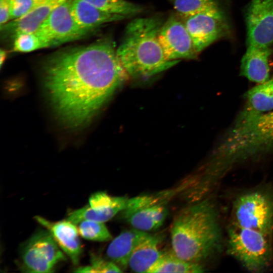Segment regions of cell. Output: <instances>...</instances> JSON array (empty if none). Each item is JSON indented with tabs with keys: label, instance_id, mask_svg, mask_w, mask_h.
I'll return each mask as SVG.
<instances>
[{
	"label": "cell",
	"instance_id": "484cf974",
	"mask_svg": "<svg viewBox=\"0 0 273 273\" xmlns=\"http://www.w3.org/2000/svg\"><path fill=\"white\" fill-rule=\"evenodd\" d=\"M76 272H121V268L110 260H106L98 255L92 254L90 264L80 266L74 271Z\"/></svg>",
	"mask_w": 273,
	"mask_h": 273
},
{
	"label": "cell",
	"instance_id": "3957f363",
	"mask_svg": "<svg viewBox=\"0 0 273 273\" xmlns=\"http://www.w3.org/2000/svg\"><path fill=\"white\" fill-rule=\"evenodd\" d=\"M163 20L158 16L139 18L126 26L123 39L116 50L128 75L147 78L165 71L180 60H168L158 38Z\"/></svg>",
	"mask_w": 273,
	"mask_h": 273
},
{
	"label": "cell",
	"instance_id": "ba28073f",
	"mask_svg": "<svg viewBox=\"0 0 273 273\" xmlns=\"http://www.w3.org/2000/svg\"><path fill=\"white\" fill-rule=\"evenodd\" d=\"M89 32L75 22L66 0L52 11L35 33L49 47L81 38Z\"/></svg>",
	"mask_w": 273,
	"mask_h": 273
},
{
	"label": "cell",
	"instance_id": "30bf717a",
	"mask_svg": "<svg viewBox=\"0 0 273 273\" xmlns=\"http://www.w3.org/2000/svg\"><path fill=\"white\" fill-rule=\"evenodd\" d=\"M158 38L166 58L168 60L197 58L193 43L184 21L172 15L163 23Z\"/></svg>",
	"mask_w": 273,
	"mask_h": 273
},
{
	"label": "cell",
	"instance_id": "d4e9b609",
	"mask_svg": "<svg viewBox=\"0 0 273 273\" xmlns=\"http://www.w3.org/2000/svg\"><path fill=\"white\" fill-rule=\"evenodd\" d=\"M14 39L13 50L17 52L27 53L48 47L35 33H21Z\"/></svg>",
	"mask_w": 273,
	"mask_h": 273
},
{
	"label": "cell",
	"instance_id": "8992f818",
	"mask_svg": "<svg viewBox=\"0 0 273 273\" xmlns=\"http://www.w3.org/2000/svg\"><path fill=\"white\" fill-rule=\"evenodd\" d=\"M231 224L273 234V187L260 186L239 194L231 211Z\"/></svg>",
	"mask_w": 273,
	"mask_h": 273
},
{
	"label": "cell",
	"instance_id": "5b68a950",
	"mask_svg": "<svg viewBox=\"0 0 273 273\" xmlns=\"http://www.w3.org/2000/svg\"><path fill=\"white\" fill-rule=\"evenodd\" d=\"M272 236L231 224L227 233V252L248 270L263 272L273 263Z\"/></svg>",
	"mask_w": 273,
	"mask_h": 273
},
{
	"label": "cell",
	"instance_id": "ffe728a7",
	"mask_svg": "<svg viewBox=\"0 0 273 273\" xmlns=\"http://www.w3.org/2000/svg\"><path fill=\"white\" fill-rule=\"evenodd\" d=\"M162 237L148 234L136 246L128 261V267L133 271L148 273L162 253L159 249Z\"/></svg>",
	"mask_w": 273,
	"mask_h": 273
},
{
	"label": "cell",
	"instance_id": "8fae6325",
	"mask_svg": "<svg viewBox=\"0 0 273 273\" xmlns=\"http://www.w3.org/2000/svg\"><path fill=\"white\" fill-rule=\"evenodd\" d=\"M121 213L133 228L147 232L155 230L163 224L167 210L155 197L143 196L129 198L126 208Z\"/></svg>",
	"mask_w": 273,
	"mask_h": 273
},
{
	"label": "cell",
	"instance_id": "277c9868",
	"mask_svg": "<svg viewBox=\"0 0 273 273\" xmlns=\"http://www.w3.org/2000/svg\"><path fill=\"white\" fill-rule=\"evenodd\" d=\"M273 148V111L234 124L216 148L214 156L224 169L267 153Z\"/></svg>",
	"mask_w": 273,
	"mask_h": 273
},
{
	"label": "cell",
	"instance_id": "603a6c76",
	"mask_svg": "<svg viewBox=\"0 0 273 273\" xmlns=\"http://www.w3.org/2000/svg\"><path fill=\"white\" fill-rule=\"evenodd\" d=\"M108 13L130 17L143 11L141 6L126 0H81Z\"/></svg>",
	"mask_w": 273,
	"mask_h": 273
},
{
	"label": "cell",
	"instance_id": "4316f807",
	"mask_svg": "<svg viewBox=\"0 0 273 273\" xmlns=\"http://www.w3.org/2000/svg\"><path fill=\"white\" fill-rule=\"evenodd\" d=\"M66 0H10V18L15 19L34 9L49 3Z\"/></svg>",
	"mask_w": 273,
	"mask_h": 273
},
{
	"label": "cell",
	"instance_id": "2e32d148",
	"mask_svg": "<svg viewBox=\"0 0 273 273\" xmlns=\"http://www.w3.org/2000/svg\"><path fill=\"white\" fill-rule=\"evenodd\" d=\"M271 52L269 47L247 46L241 61V75L259 83L267 80L269 76L268 59Z\"/></svg>",
	"mask_w": 273,
	"mask_h": 273
},
{
	"label": "cell",
	"instance_id": "6da1fadb",
	"mask_svg": "<svg viewBox=\"0 0 273 273\" xmlns=\"http://www.w3.org/2000/svg\"><path fill=\"white\" fill-rule=\"evenodd\" d=\"M42 72L54 112L71 128L88 123L128 76L109 39L58 52Z\"/></svg>",
	"mask_w": 273,
	"mask_h": 273
},
{
	"label": "cell",
	"instance_id": "4fadbf2b",
	"mask_svg": "<svg viewBox=\"0 0 273 273\" xmlns=\"http://www.w3.org/2000/svg\"><path fill=\"white\" fill-rule=\"evenodd\" d=\"M128 200L126 197L113 196L105 192H97L90 196L88 205L70 212L66 219L76 225L84 220L105 222L123 211Z\"/></svg>",
	"mask_w": 273,
	"mask_h": 273
},
{
	"label": "cell",
	"instance_id": "5bb4252c",
	"mask_svg": "<svg viewBox=\"0 0 273 273\" xmlns=\"http://www.w3.org/2000/svg\"><path fill=\"white\" fill-rule=\"evenodd\" d=\"M34 218L50 232L63 252L76 265L82 253L77 225L66 219L52 222L41 216H36Z\"/></svg>",
	"mask_w": 273,
	"mask_h": 273
},
{
	"label": "cell",
	"instance_id": "ac0fdd59",
	"mask_svg": "<svg viewBox=\"0 0 273 273\" xmlns=\"http://www.w3.org/2000/svg\"><path fill=\"white\" fill-rule=\"evenodd\" d=\"M69 2L71 13L75 22L81 28L89 31L105 23L128 17L108 13L81 0Z\"/></svg>",
	"mask_w": 273,
	"mask_h": 273
},
{
	"label": "cell",
	"instance_id": "83f0119b",
	"mask_svg": "<svg viewBox=\"0 0 273 273\" xmlns=\"http://www.w3.org/2000/svg\"><path fill=\"white\" fill-rule=\"evenodd\" d=\"M10 19V0H0V28Z\"/></svg>",
	"mask_w": 273,
	"mask_h": 273
},
{
	"label": "cell",
	"instance_id": "52a82bcc",
	"mask_svg": "<svg viewBox=\"0 0 273 273\" xmlns=\"http://www.w3.org/2000/svg\"><path fill=\"white\" fill-rule=\"evenodd\" d=\"M66 260L50 232L38 229L21 244L18 266L25 272H52Z\"/></svg>",
	"mask_w": 273,
	"mask_h": 273
},
{
	"label": "cell",
	"instance_id": "7402d4cb",
	"mask_svg": "<svg viewBox=\"0 0 273 273\" xmlns=\"http://www.w3.org/2000/svg\"><path fill=\"white\" fill-rule=\"evenodd\" d=\"M171 3L177 15L183 19L222 10L217 0H172Z\"/></svg>",
	"mask_w": 273,
	"mask_h": 273
},
{
	"label": "cell",
	"instance_id": "e0dca14e",
	"mask_svg": "<svg viewBox=\"0 0 273 273\" xmlns=\"http://www.w3.org/2000/svg\"><path fill=\"white\" fill-rule=\"evenodd\" d=\"M64 2L58 1L40 6L21 17L7 23L0 28L3 35L14 38L21 33H35L52 11Z\"/></svg>",
	"mask_w": 273,
	"mask_h": 273
},
{
	"label": "cell",
	"instance_id": "9a60e30c",
	"mask_svg": "<svg viewBox=\"0 0 273 273\" xmlns=\"http://www.w3.org/2000/svg\"><path fill=\"white\" fill-rule=\"evenodd\" d=\"M246 103L234 124H239L273 110V77L249 90Z\"/></svg>",
	"mask_w": 273,
	"mask_h": 273
},
{
	"label": "cell",
	"instance_id": "f1b7e54d",
	"mask_svg": "<svg viewBox=\"0 0 273 273\" xmlns=\"http://www.w3.org/2000/svg\"><path fill=\"white\" fill-rule=\"evenodd\" d=\"M7 51L1 49L0 50V67H2L3 63H4L6 59L7 58Z\"/></svg>",
	"mask_w": 273,
	"mask_h": 273
},
{
	"label": "cell",
	"instance_id": "7a4b0ae2",
	"mask_svg": "<svg viewBox=\"0 0 273 273\" xmlns=\"http://www.w3.org/2000/svg\"><path fill=\"white\" fill-rule=\"evenodd\" d=\"M172 250L180 258L201 263L219 249L222 234L218 214L207 200L183 209L170 228Z\"/></svg>",
	"mask_w": 273,
	"mask_h": 273
},
{
	"label": "cell",
	"instance_id": "cb8c5ba5",
	"mask_svg": "<svg viewBox=\"0 0 273 273\" xmlns=\"http://www.w3.org/2000/svg\"><path fill=\"white\" fill-rule=\"evenodd\" d=\"M76 225L79 235L84 239L105 242L112 239V235L104 222L84 220L80 221Z\"/></svg>",
	"mask_w": 273,
	"mask_h": 273
},
{
	"label": "cell",
	"instance_id": "d6986e66",
	"mask_svg": "<svg viewBox=\"0 0 273 273\" xmlns=\"http://www.w3.org/2000/svg\"><path fill=\"white\" fill-rule=\"evenodd\" d=\"M148 234L134 228L121 233L108 246L106 250L108 259L115 263L121 270L126 269L133 251Z\"/></svg>",
	"mask_w": 273,
	"mask_h": 273
},
{
	"label": "cell",
	"instance_id": "9c48e42d",
	"mask_svg": "<svg viewBox=\"0 0 273 273\" xmlns=\"http://www.w3.org/2000/svg\"><path fill=\"white\" fill-rule=\"evenodd\" d=\"M183 19L198 54L214 42L230 34V25L223 10L198 14Z\"/></svg>",
	"mask_w": 273,
	"mask_h": 273
},
{
	"label": "cell",
	"instance_id": "7c38bea8",
	"mask_svg": "<svg viewBox=\"0 0 273 273\" xmlns=\"http://www.w3.org/2000/svg\"><path fill=\"white\" fill-rule=\"evenodd\" d=\"M245 19L247 46L270 47L273 43V0H251Z\"/></svg>",
	"mask_w": 273,
	"mask_h": 273
},
{
	"label": "cell",
	"instance_id": "44dd1931",
	"mask_svg": "<svg viewBox=\"0 0 273 273\" xmlns=\"http://www.w3.org/2000/svg\"><path fill=\"white\" fill-rule=\"evenodd\" d=\"M203 271L204 268L201 263L186 261L179 257L171 249L162 251L160 257L148 273H198Z\"/></svg>",
	"mask_w": 273,
	"mask_h": 273
}]
</instances>
